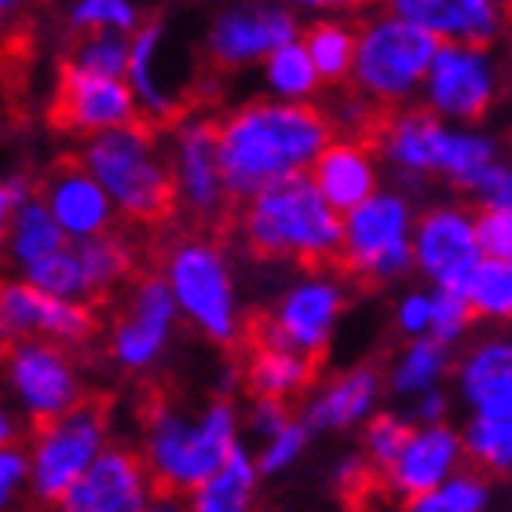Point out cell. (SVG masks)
Here are the masks:
<instances>
[{
  "label": "cell",
  "instance_id": "cell-35",
  "mask_svg": "<svg viewBox=\"0 0 512 512\" xmlns=\"http://www.w3.org/2000/svg\"><path fill=\"white\" fill-rule=\"evenodd\" d=\"M96 333V311H92V300H70V297H55V293H44L37 300V337H48L55 344H66V348H81V344L92 341Z\"/></svg>",
  "mask_w": 512,
  "mask_h": 512
},
{
  "label": "cell",
  "instance_id": "cell-4",
  "mask_svg": "<svg viewBox=\"0 0 512 512\" xmlns=\"http://www.w3.org/2000/svg\"><path fill=\"white\" fill-rule=\"evenodd\" d=\"M85 169L96 176L118 205L121 220L158 224L176 205V176H172L169 147L158 139L154 125L136 121L85 136L81 154Z\"/></svg>",
  "mask_w": 512,
  "mask_h": 512
},
{
  "label": "cell",
  "instance_id": "cell-53",
  "mask_svg": "<svg viewBox=\"0 0 512 512\" xmlns=\"http://www.w3.org/2000/svg\"><path fill=\"white\" fill-rule=\"evenodd\" d=\"M406 414H410L414 425H443L450 417V395L443 392V388H432V392L410 399Z\"/></svg>",
  "mask_w": 512,
  "mask_h": 512
},
{
  "label": "cell",
  "instance_id": "cell-49",
  "mask_svg": "<svg viewBox=\"0 0 512 512\" xmlns=\"http://www.w3.org/2000/svg\"><path fill=\"white\" fill-rule=\"evenodd\" d=\"M476 224H480L483 253L512 260V209H480Z\"/></svg>",
  "mask_w": 512,
  "mask_h": 512
},
{
  "label": "cell",
  "instance_id": "cell-9",
  "mask_svg": "<svg viewBox=\"0 0 512 512\" xmlns=\"http://www.w3.org/2000/svg\"><path fill=\"white\" fill-rule=\"evenodd\" d=\"M4 384L11 406L22 414L30 428L48 425L55 417L70 414L85 403V377L66 344L48 337L15 341L4 352Z\"/></svg>",
  "mask_w": 512,
  "mask_h": 512
},
{
  "label": "cell",
  "instance_id": "cell-37",
  "mask_svg": "<svg viewBox=\"0 0 512 512\" xmlns=\"http://www.w3.org/2000/svg\"><path fill=\"white\" fill-rule=\"evenodd\" d=\"M469 304L483 322H512V260L483 256L469 282Z\"/></svg>",
  "mask_w": 512,
  "mask_h": 512
},
{
  "label": "cell",
  "instance_id": "cell-44",
  "mask_svg": "<svg viewBox=\"0 0 512 512\" xmlns=\"http://www.w3.org/2000/svg\"><path fill=\"white\" fill-rule=\"evenodd\" d=\"M311 432H315V428H311L304 417H293L282 432H275L271 439H264V447H260V454H256L260 472H264V476H278V472L293 469V465L304 458V450H308Z\"/></svg>",
  "mask_w": 512,
  "mask_h": 512
},
{
  "label": "cell",
  "instance_id": "cell-1",
  "mask_svg": "<svg viewBox=\"0 0 512 512\" xmlns=\"http://www.w3.org/2000/svg\"><path fill=\"white\" fill-rule=\"evenodd\" d=\"M333 143V121L315 103L253 99L220 118V161L227 191L246 202L260 187L297 172H311Z\"/></svg>",
  "mask_w": 512,
  "mask_h": 512
},
{
  "label": "cell",
  "instance_id": "cell-23",
  "mask_svg": "<svg viewBox=\"0 0 512 512\" xmlns=\"http://www.w3.org/2000/svg\"><path fill=\"white\" fill-rule=\"evenodd\" d=\"M384 8L432 30L439 41L494 44L509 26V8L498 0H384Z\"/></svg>",
  "mask_w": 512,
  "mask_h": 512
},
{
  "label": "cell",
  "instance_id": "cell-24",
  "mask_svg": "<svg viewBox=\"0 0 512 512\" xmlns=\"http://www.w3.org/2000/svg\"><path fill=\"white\" fill-rule=\"evenodd\" d=\"M311 180L337 213H348L381 191V154L359 136H337L311 165Z\"/></svg>",
  "mask_w": 512,
  "mask_h": 512
},
{
  "label": "cell",
  "instance_id": "cell-39",
  "mask_svg": "<svg viewBox=\"0 0 512 512\" xmlns=\"http://www.w3.org/2000/svg\"><path fill=\"white\" fill-rule=\"evenodd\" d=\"M128 59H132V37L128 33H81V41L70 48L66 63L92 70V74L125 77Z\"/></svg>",
  "mask_w": 512,
  "mask_h": 512
},
{
  "label": "cell",
  "instance_id": "cell-27",
  "mask_svg": "<svg viewBox=\"0 0 512 512\" xmlns=\"http://www.w3.org/2000/svg\"><path fill=\"white\" fill-rule=\"evenodd\" d=\"M260 461L246 450V443H238L235 454L220 465V469L194 487L191 498L194 512H256V494H260Z\"/></svg>",
  "mask_w": 512,
  "mask_h": 512
},
{
  "label": "cell",
  "instance_id": "cell-40",
  "mask_svg": "<svg viewBox=\"0 0 512 512\" xmlns=\"http://www.w3.org/2000/svg\"><path fill=\"white\" fill-rule=\"evenodd\" d=\"M70 26L77 33H132L143 26V11L136 0H74Z\"/></svg>",
  "mask_w": 512,
  "mask_h": 512
},
{
  "label": "cell",
  "instance_id": "cell-31",
  "mask_svg": "<svg viewBox=\"0 0 512 512\" xmlns=\"http://www.w3.org/2000/svg\"><path fill=\"white\" fill-rule=\"evenodd\" d=\"M502 161L498 139L483 128L472 125H450L447 150H443V165H439V180H447L450 187L472 194L476 183L487 176Z\"/></svg>",
  "mask_w": 512,
  "mask_h": 512
},
{
  "label": "cell",
  "instance_id": "cell-47",
  "mask_svg": "<svg viewBox=\"0 0 512 512\" xmlns=\"http://www.w3.org/2000/svg\"><path fill=\"white\" fill-rule=\"evenodd\" d=\"M395 330L403 333L406 341L414 337H432V289H410L395 304Z\"/></svg>",
  "mask_w": 512,
  "mask_h": 512
},
{
  "label": "cell",
  "instance_id": "cell-13",
  "mask_svg": "<svg viewBox=\"0 0 512 512\" xmlns=\"http://www.w3.org/2000/svg\"><path fill=\"white\" fill-rule=\"evenodd\" d=\"M180 304L172 297L165 275H143L132 282L118 319L110 326L107 352L125 374H147L165 359L176 326H180Z\"/></svg>",
  "mask_w": 512,
  "mask_h": 512
},
{
  "label": "cell",
  "instance_id": "cell-14",
  "mask_svg": "<svg viewBox=\"0 0 512 512\" xmlns=\"http://www.w3.org/2000/svg\"><path fill=\"white\" fill-rule=\"evenodd\" d=\"M165 147L176 176V205L194 220H216L227 202H235L220 161V121L209 114H180Z\"/></svg>",
  "mask_w": 512,
  "mask_h": 512
},
{
  "label": "cell",
  "instance_id": "cell-58",
  "mask_svg": "<svg viewBox=\"0 0 512 512\" xmlns=\"http://www.w3.org/2000/svg\"><path fill=\"white\" fill-rule=\"evenodd\" d=\"M498 4H502V8H512V0H498Z\"/></svg>",
  "mask_w": 512,
  "mask_h": 512
},
{
  "label": "cell",
  "instance_id": "cell-32",
  "mask_svg": "<svg viewBox=\"0 0 512 512\" xmlns=\"http://www.w3.org/2000/svg\"><path fill=\"white\" fill-rule=\"evenodd\" d=\"M260 85L271 99H286V103H315L322 88V74L315 59H311L308 44L289 41L275 55H267L260 66Z\"/></svg>",
  "mask_w": 512,
  "mask_h": 512
},
{
  "label": "cell",
  "instance_id": "cell-16",
  "mask_svg": "<svg viewBox=\"0 0 512 512\" xmlns=\"http://www.w3.org/2000/svg\"><path fill=\"white\" fill-rule=\"evenodd\" d=\"M52 118L74 136H96L107 128L136 125L143 121V114L125 77L92 74V70L66 63L59 74V88H55Z\"/></svg>",
  "mask_w": 512,
  "mask_h": 512
},
{
  "label": "cell",
  "instance_id": "cell-29",
  "mask_svg": "<svg viewBox=\"0 0 512 512\" xmlns=\"http://www.w3.org/2000/svg\"><path fill=\"white\" fill-rule=\"evenodd\" d=\"M454 370V355H450V344L436 341V337H414L399 348V355L388 366V392L395 399H417V395L432 392V388H443L447 374Z\"/></svg>",
  "mask_w": 512,
  "mask_h": 512
},
{
  "label": "cell",
  "instance_id": "cell-57",
  "mask_svg": "<svg viewBox=\"0 0 512 512\" xmlns=\"http://www.w3.org/2000/svg\"><path fill=\"white\" fill-rule=\"evenodd\" d=\"M22 8H26V0H0V15H4V22L15 19Z\"/></svg>",
  "mask_w": 512,
  "mask_h": 512
},
{
  "label": "cell",
  "instance_id": "cell-52",
  "mask_svg": "<svg viewBox=\"0 0 512 512\" xmlns=\"http://www.w3.org/2000/svg\"><path fill=\"white\" fill-rule=\"evenodd\" d=\"M37 194H41V191L33 187L30 176H22V172H11V176H4V183H0V220H11V216L19 213V209H26Z\"/></svg>",
  "mask_w": 512,
  "mask_h": 512
},
{
  "label": "cell",
  "instance_id": "cell-20",
  "mask_svg": "<svg viewBox=\"0 0 512 512\" xmlns=\"http://www.w3.org/2000/svg\"><path fill=\"white\" fill-rule=\"evenodd\" d=\"M41 198L70 242L107 235V231H114V220L121 216L107 187L85 169L81 158L48 172L41 183Z\"/></svg>",
  "mask_w": 512,
  "mask_h": 512
},
{
  "label": "cell",
  "instance_id": "cell-59",
  "mask_svg": "<svg viewBox=\"0 0 512 512\" xmlns=\"http://www.w3.org/2000/svg\"><path fill=\"white\" fill-rule=\"evenodd\" d=\"M55 512H59V509H55Z\"/></svg>",
  "mask_w": 512,
  "mask_h": 512
},
{
  "label": "cell",
  "instance_id": "cell-34",
  "mask_svg": "<svg viewBox=\"0 0 512 512\" xmlns=\"http://www.w3.org/2000/svg\"><path fill=\"white\" fill-rule=\"evenodd\" d=\"M77 256H81V267H85L88 289H92V300L107 297L110 289H118L121 282H128L132 267H136V253H132V242L118 231H107V235L96 238H81L74 242Z\"/></svg>",
  "mask_w": 512,
  "mask_h": 512
},
{
  "label": "cell",
  "instance_id": "cell-17",
  "mask_svg": "<svg viewBox=\"0 0 512 512\" xmlns=\"http://www.w3.org/2000/svg\"><path fill=\"white\" fill-rule=\"evenodd\" d=\"M158 480L147 458L132 447L110 443L96 458V465L74 483V491L55 505L59 512H147Z\"/></svg>",
  "mask_w": 512,
  "mask_h": 512
},
{
  "label": "cell",
  "instance_id": "cell-43",
  "mask_svg": "<svg viewBox=\"0 0 512 512\" xmlns=\"http://www.w3.org/2000/svg\"><path fill=\"white\" fill-rule=\"evenodd\" d=\"M476 311L469 304V293L465 289H439L432 286V337L443 344H454L469 333Z\"/></svg>",
  "mask_w": 512,
  "mask_h": 512
},
{
  "label": "cell",
  "instance_id": "cell-46",
  "mask_svg": "<svg viewBox=\"0 0 512 512\" xmlns=\"http://www.w3.org/2000/svg\"><path fill=\"white\" fill-rule=\"evenodd\" d=\"M384 110L374 107L370 99L363 96V92H348V96H341L337 103H333L330 110V121H333V132L341 128L344 136H363V132H374L377 121H381Z\"/></svg>",
  "mask_w": 512,
  "mask_h": 512
},
{
  "label": "cell",
  "instance_id": "cell-30",
  "mask_svg": "<svg viewBox=\"0 0 512 512\" xmlns=\"http://www.w3.org/2000/svg\"><path fill=\"white\" fill-rule=\"evenodd\" d=\"M300 41L308 44L311 59H315L322 74V85L341 88L352 81L355 48H359V22H348L344 15H319L311 26H304Z\"/></svg>",
  "mask_w": 512,
  "mask_h": 512
},
{
  "label": "cell",
  "instance_id": "cell-11",
  "mask_svg": "<svg viewBox=\"0 0 512 512\" xmlns=\"http://www.w3.org/2000/svg\"><path fill=\"white\" fill-rule=\"evenodd\" d=\"M502 92V70L491 44L443 41L421 85V107L450 125H476Z\"/></svg>",
  "mask_w": 512,
  "mask_h": 512
},
{
  "label": "cell",
  "instance_id": "cell-22",
  "mask_svg": "<svg viewBox=\"0 0 512 512\" xmlns=\"http://www.w3.org/2000/svg\"><path fill=\"white\" fill-rule=\"evenodd\" d=\"M388 392L381 370L374 366H355L344 374L330 377L304 399V421L315 432H348V428L366 425L381 406V395Z\"/></svg>",
  "mask_w": 512,
  "mask_h": 512
},
{
  "label": "cell",
  "instance_id": "cell-15",
  "mask_svg": "<svg viewBox=\"0 0 512 512\" xmlns=\"http://www.w3.org/2000/svg\"><path fill=\"white\" fill-rule=\"evenodd\" d=\"M483 242L476 213L465 205L443 202L417 216L414 271L439 289H469L476 267L483 264Z\"/></svg>",
  "mask_w": 512,
  "mask_h": 512
},
{
  "label": "cell",
  "instance_id": "cell-21",
  "mask_svg": "<svg viewBox=\"0 0 512 512\" xmlns=\"http://www.w3.org/2000/svg\"><path fill=\"white\" fill-rule=\"evenodd\" d=\"M165 41L169 30L161 19H143L136 33H132V59H128L125 81L136 92L139 114L147 125H172L183 114V96L180 88L172 85L169 77V59H165Z\"/></svg>",
  "mask_w": 512,
  "mask_h": 512
},
{
  "label": "cell",
  "instance_id": "cell-48",
  "mask_svg": "<svg viewBox=\"0 0 512 512\" xmlns=\"http://www.w3.org/2000/svg\"><path fill=\"white\" fill-rule=\"evenodd\" d=\"M289 421H293V414H289L286 399L253 395V403H249V410H246V428L253 432L256 439H260V443H264V439H271L275 432H282Z\"/></svg>",
  "mask_w": 512,
  "mask_h": 512
},
{
  "label": "cell",
  "instance_id": "cell-51",
  "mask_svg": "<svg viewBox=\"0 0 512 512\" xmlns=\"http://www.w3.org/2000/svg\"><path fill=\"white\" fill-rule=\"evenodd\" d=\"M377 476V469L370 465L363 450L359 454H348V458L337 461V469H333V487L341 494H366L370 491V480Z\"/></svg>",
  "mask_w": 512,
  "mask_h": 512
},
{
  "label": "cell",
  "instance_id": "cell-28",
  "mask_svg": "<svg viewBox=\"0 0 512 512\" xmlns=\"http://www.w3.org/2000/svg\"><path fill=\"white\" fill-rule=\"evenodd\" d=\"M63 246H70L66 231L59 227V220L52 216V209L44 205V198L37 194L26 209L4 220V253H8L15 271H30L33 264H41L48 256H55Z\"/></svg>",
  "mask_w": 512,
  "mask_h": 512
},
{
  "label": "cell",
  "instance_id": "cell-8",
  "mask_svg": "<svg viewBox=\"0 0 512 512\" xmlns=\"http://www.w3.org/2000/svg\"><path fill=\"white\" fill-rule=\"evenodd\" d=\"M417 213L403 191H377L344 213L341 264L363 282H395L414 271Z\"/></svg>",
  "mask_w": 512,
  "mask_h": 512
},
{
  "label": "cell",
  "instance_id": "cell-3",
  "mask_svg": "<svg viewBox=\"0 0 512 512\" xmlns=\"http://www.w3.org/2000/svg\"><path fill=\"white\" fill-rule=\"evenodd\" d=\"M139 432V454L147 458L158 487L191 494L235 454L242 443V414L227 395H216L198 414H187L169 399H154Z\"/></svg>",
  "mask_w": 512,
  "mask_h": 512
},
{
  "label": "cell",
  "instance_id": "cell-38",
  "mask_svg": "<svg viewBox=\"0 0 512 512\" xmlns=\"http://www.w3.org/2000/svg\"><path fill=\"white\" fill-rule=\"evenodd\" d=\"M26 282H33L44 293H55V297H70V300H92V289H88L85 267H81V256H77L74 242L63 246L55 256L33 264L30 271H22Z\"/></svg>",
  "mask_w": 512,
  "mask_h": 512
},
{
  "label": "cell",
  "instance_id": "cell-6",
  "mask_svg": "<svg viewBox=\"0 0 512 512\" xmlns=\"http://www.w3.org/2000/svg\"><path fill=\"white\" fill-rule=\"evenodd\" d=\"M161 275L180 304L183 322L194 326L205 341L220 348L242 341L246 322H242V304H238L235 271L213 238L187 235L172 242L161 256Z\"/></svg>",
  "mask_w": 512,
  "mask_h": 512
},
{
  "label": "cell",
  "instance_id": "cell-26",
  "mask_svg": "<svg viewBox=\"0 0 512 512\" xmlns=\"http://www.w3.org/2000/svg\"><path fill=\"white\" fill-rule=\"evenodd\" d=\"M246 388L253 395H267V399H300L311 392L315 381V359L297 348H282V344H264L256 341L249 352L246 366Z\"/></svg>",
  "mask_w": 512,
  "mask_h": 512
},
{
  "label": "cell",
  "instance_id": "cell-18",
  "mask_svg": "<svg viewBox=\"0 0 512 512\" xmlns=\"http://www.w3.org/2000/svg\"><path fill=\"white\" fill-rule=\"evenodd\" d=\"M465 461H469V450H465L461 428H454L450 421H443V425H414L406 447L399 450V458L377 480H381L388 498L410 502L417 494L447 483L450 476H458L465 469Z\"/></svg>",
  "mask_w": 512,
  "mask_h": 512
},
{
  "label": "cell",
  "instance_id": "cell-45",
  "mask_svg": "<svg viewBox=\"0 0 512 512\" xmlns=\"http://www.w3.org/2000/svg\"><path fill=\"white\" fill-rule=\"evenodd\" d=\"M33 487L30 447L19 443H0V509H15L22 494Z\"/></svg>",
  "mask_w": 512,
  "mask_h": 512
},
{
  "label": "cell",
  "instance_id": "cell-25",
  "mask_svg": "<svg viewBox=\"0 0 512 512\" xmlns=\"http://www.w3.org/2000/svg\"><path fill=\"white\" fill-rule=\"evenodd\" d=\"M454 388L469 410L512 406V337H487L454 363Z\"/></svg>",
  "mask_w": 512,
  "mask_h": 512
},
{
  "label": "cell",
  "instance_id": "cell-36",
  "mask_svg": "<svg viewBox=\"0 0 512 512\" xmlns=\"http://www.w3.org/2000/svg\"><path fill=\"white\" fill-rule=\"evenodd\" d=\"M491 483L483 469H461L447 483L403 502V512H487Z\"/></svg>",
  "mask_w": 512,
  "mask_h": 512
},
{
  "label": "cell",
  "instance_id": "cell-33",
  "mask_svg": "<svg viewBox=\"0 0 512 512\" xmlns=\"http://www.w3.org/2000/svg\"><path fill=\"white\" fill-rule=\"evenodd\" d=\"M465 450L476 469L487 476H509L512 472V406L505 410H469V421L461 428Z\"/></svg>",
  "mask_w": 512,
  "mask_h": 512
},
{
  "label": "cell",
  "instance_id": "cell-5",
  "mask_svg": "<svg viewBox=\"0 0 512 512\" xmlns=\"http://www.w3.org/2000/svg\"><path fill=\"white\" fill-rule=\"evenodd\" d=\"M439 48L443 41L425 26L388 8L370 11L359 22V48H355V70L348 85L381 110L406 107L414 96H421V85L436 63Z\"/></svg>",
  "mask_w": 512,
  "mask_h": 512
},
{
  "label": "cell",
  "instance_id": "cell-19",
  "mask_svg": "<svg viewBox=\"0 0 512 512\" xmlns=\"http://www.w3.org/2000/svg\"><path fill=\"white\" fill-rule=\"evenodd\" d=\"M450 121L436 118L428 107H395L384 110L374 128V147L388 169H395L406 183H421L439 176L443 150H447Z\"/></svg>",
  "mask_w": 512,
  "mask_h": 512
},
{
  "label": "cell",
  "instance_id": "cell-54",
  "mask_svg": "<svg viewBox=\"0 0 512 512\" xmlns=\"http://www.w3.org/2000/svg\"><path fill=\"white\" fill-rule=\"evenodd\" d=\"M304 15H348V11L363 8L366 0H286Z\"/></svg>",
  "mask_w": 512,
  "mask_h": 512
},
{
  "label": "cell",
  "instance_id": "cell-55",
  "mask_svg": "<svg viewBox=\"0 0 512 512\" xmlns=\"http://www.w3.org/2000/svg\"><path fill=\"white\" fill-rule=\"evenodd\" d=\"M147 512H194V509H191V498H187V494L165 491V487H161V491L154 494V502H150Z\"/></svg>",
  "mask_w": 512,
  "mask_h": 512
},
{
  "label": "cell",
  "instance_id": "cell-41",
  "mask_svg": "<svg viewBox=\"0 0 512 512\" xmlns=\"http://www.w3.org/2000/svg\"><path fill=\"white\" fill-rule=\"evenodd\" d=\"M37 300H41V289L22 275L15 282H4V289H0V337H4V344L37 337Z\"/></svg>",
  "mask_w": 512,
  "mask_h": 512
},
{
  "label": "cell",
  "instance_id": "cell-10",
  "mask_svg": "<svg viewBox=\"0 0 512 512\" xmlns=\"http://www.w3.org/2000/svg\"><path fill=\"white\" fill-rule=\"evenodd\" d=\"M344 304H348V289H344L341 275L315 267L282 289V297L271 304L264 322L256 326V341L297 348V352L319 359L333 344Z\"/></svg>",
  "mask_w": 512,
  "mask_h": 512
},
{
  "label": "cell",
  "instance_id": "cell-7",
  "mask_svg": "<svg viewBox=\"0 0 512 512\" xmlns=\"http://www.w3.org/2000/svg\"><path fill=\"white\" fill-rule=\"evenodd\" d=\"M110 410L103 403L85 399L70 414L55 417L48 425L30 428V465H33V487L30 498L41 505H59L66 494L74 491V483L85 476L96 458L110 447Z\"/></svg>",
  "mask_w": 512,
  "mask_h": 512
},
{
  "label": "cell",
  "instance_id": "cell-56",
  "mask_svg": "<svg viewBox=\"0 0 512 512\" xmlns=\"http://www.w3.org/2000/svg\"><path fill=\"white\" fill-rule=\"evenodd\" d=\"M22 436V414L11 406V410H0V443H19Z\"/></svg>",
  "mask_w": 512,
  "mask_h": 512
},
{
  "label": "cell",
  "instance_id": "cell-2",
  "mask_svg": "<svg viewBox=\"0 0 512 512\" xmlns=\"http://www.w3.org/2000/svg\"><path fill=\"white\" fill-rule=\"evenodd\" d=\"M238 231L256 256L326 267L341 260L344 213L326 202L311 172H297L238 202Z\"/></svg>",
  "mask_w": 512,
  "mask_h": 512
},
{
  "label": "cell",
  "instance_id": "cell-12",
  "mask_svg": "<svg viewBox=\"0 0 512 512\" xmlns=\"http://www.w3.org/2000/svg\"><path fill=\"white\" fill-rule=\"evenodd\" d=\"M297 8L286 0H235L209 22L205 30V59L216 70H246L264 66L282 44L300 37Z\"/></svg>",
  "mask_w": 512,
  "mask_h": 512
},
{
  "label": "cell",
  "instance_id": "cell-50",
  "mask_svg": "<svg viewBox=\"0 0 512 512\" xmlns=\"http://www.w3.org/2000/svg\"><path fill=\"white\" fill-rule=\"evenodd\" d=\"M480 209H512V161H498L472 191Z\"/></svg>",
  "mask_w": 512,
  "mask_h": 512
},
{
  "label": "cell",
  "instance_id": "cell-42",
  "mask_svg": "<svg viewBox=\"0 0 512 512\" xmlns=\"http://www.w3.org/2000/svg\"><path fill=\"white\" fill-rule=\"evenodd\" d=\"M410 432H414L410 414H381V410H377V414L366 421L363 425V454L370 458L377 476L399 458V450L406 447Z\"/></svg>",
  "mask_w": 512,
  "mask_h": 512
}]
</instances>
